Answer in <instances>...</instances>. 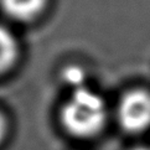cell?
<instances>
[{
  "instance_id": "6da1fadb",
  "label": "cell",
  "mask_w": 150,
  "mask_h": 150,
  "mask_svg": "<svg viewBox=\"0 0 150 150\" xmlns=\"http://www.w3.org/2000/svg\"><path fill=\"white\" fill-rule=\"evenodd\" d=\"M109 110L104 98L89 87L71 91L60 110V122L69 135L92 139L104 130Z\"/></svg>"
},
{
  "instance_id": "7a4b0ae2",
  "label": "cell",
  "mask_w": 150,
  "mask_h": 150,
  "mask_svg": "<svg viewBox=\"0 0 150 150\" xmlns=\"http://www.w3.org/2000/svg\"><path fill=\"white\" fill-rule=\"evenodd\" d=\"M120 129L130 135L143 134L150 129V89L133 87L120 96L115 109Z\"/></svg>"
},
{
  "instance_id": "3957f363",
  "label": "cell",
  "mask_w": 150,
  "mask_h": 150,
  "mask_svg": "<svg viewBox=\"0 0 150 150\" xmlns=\"http://www.w3.org/2000/svg\"><path fill=\"white\" fill-rule=\"evenodd\" d=\"M49 0H0V8L8 18L29 23L45 11Z\"/></svg>"
},
{
  "instance_id": "277c9868",
  "label": "cell",
  "mask_w": 150,
  "mask_h": 150,
  "mask_svg": "<svg viewBox=\"0 0 150 150\" xmlns=\"http://www.w3.org/2000/svg\"><path fill=\"white\" fill-rule=\"evenodd\" d=\"M19 47L15 36L0 25V74L6 72L18 58Z\"/></svg>"
},
{
  "instance_id": "5b68a950",
  "label": "cell",
  "mask_w": 150,
  "mask_h": 150,
  "mask_svg": "<svg viewBox=\"0 0 150 150\" xmlns=\"http://www.w3.org/2000/svg\"><path fill=\"white\" fill-rule=\"evenodd\" d=\"M61 78L63 83L68 86L69 89H78L86 87V79H87V73L84 68L78 65H68L62 69Z\"/></svg>"
},
{
  "instance_id": "8992f818",
  "label": "cell",
  "mask_w": 150,
  "mask_h": 150,
  "mask_svg": "<svg viewBox=\"0 0 150 150\" xmlns=\"http://www.w3.org/2000/svg\"><path fill=\"white\" fill-rule=\"evenodd\" d=\"M5 134H6V120H5L4 115L0 113V143L3 142Z\"/></svg>"
},
{
  "instance_id": "52a82bcc",
  "label": "cell",
  "mask_w": 150,
  "mask_h": 150,
  "mask_svg": "<svg viewBox=\"0 0 150 150\" xmlns=\"http://www.w3.org/2000/svg\"><path fill=\"white\" fill-rule=\"evenodd\" d=\"M132 150H150L149 146H137V148H133Z\"/></svg>"
}]
</instances>
